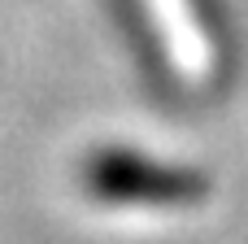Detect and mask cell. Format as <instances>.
<instances>
[{
  "label": "cell",
  "instance_id": "cell-1",
  "mask_svg": "<svg viewBox=\"0 0 248 244\" xmlns=\"http://www.w3.org/2000/svg\"><path fill=\"white\" fill-rule=\"evenodd\" d=\"M87 183L105 201H192L205 196V179L192 170H170L157 162H144L135 153H100L87 166Z\"/></svg>",
  "mask_w": 248,
  "mask_h": 244
}]
</instances>
